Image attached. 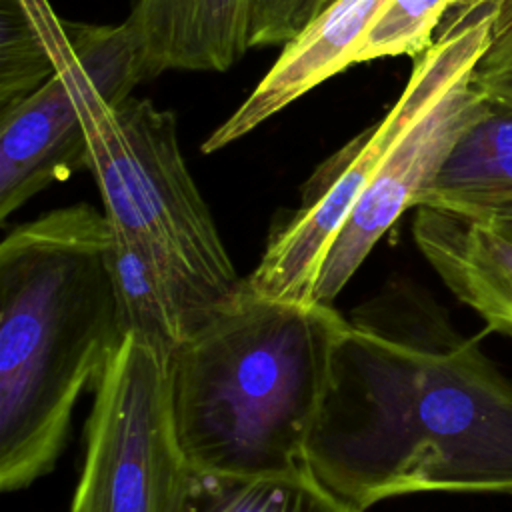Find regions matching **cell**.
<instances>
[{
    "mask_svg": "<svg viewBox=\"0 0 512 512\" xmlns=\"http://www.w3.org/2000/svg\"><path fill=\"white\" fill-rule=\"evenodd\" d=\"M468 218V216H466ZM486 226H490L492 230H496L498 234L506 236L512 240V206H504V208H496L492 212H486L478 218H474Z\"/></svg>",
    "mask_w": 512,
    "mask_h": 512,
    "instance_id": "obj_16",
    "label": "cell"
},
{
    "mask_svg": "<svg viewBox=\"0 0 512 512\" xmlns=\"http://www.w3.org/2000/svg\"><path fill=\"white\" fill-rule=\"evenodd\" d=\"M452 214L478 218L512 206V104L486 96L484 110L462 132L434 180L418 198Z\"/></svg>",
    "mask_w": 512,
    "mask_h": 512,
    "instance_id": "obj_11",
    "label": "cell"
},
{
    "mask_svg": "<svg viewBox=\"0 0 512 512\" xmlns=\"http://www.w3.org/2000/svg\"><path fill=\"white\" fill-rule=\"evenodd\" d=\"M72 50L48 0H0V112L48 82Z\"/></svg>",
    "mask_w": 512,
    "mask_h": 512,
    "instance_id": "obj_13",
    "label": "cell"
},
{
    "mask_svg": "<svg viewBox=\"0 0 512 512\" xmlns=\"http://www.w3.org/2000/svg\"><path fill=\"white\" fill-rule=\"evenodd\" d=\"M176 512H362L326 488L310 468L238 476L188 472Z\"/></svg>",
    "mask_w": 512,
    "mask_h": 512,
    "instance_id": "obj_12",
    "label": "cell"
},
{
    "mask_svg": "<svg viewBox=\"0 0 512 512\" xmlns=\"http://www.w3.org/2000/svg\"><path fill=\"white\" fill-rule=\"evenodd\" d=\"M104 212L72 204L0 244V488L52 472L80 394L124 342Z\"/></svg>",
    "mask_w": 512,
    "mask_h": 512,
    "instance_id": "obj_2",
    "label": "cell"
},
{
    "mask_svg": "<svg viewBox=\"0 0 512 512\" xmlns=\"http://www.w3.org/2000/svg\"><path fill=\"white\" fill-rule=\"evenodd\" d=\"M250 0H136L130 16L144 80L170 70L224 72L248 48Z\"/></svg>",
    "mask_w": 512,
    "mask_h": 512,
    "instance_id": "obj_10",
    "label": "cell"
},
{
    "mask_svg": "<svg viewBox=\"0 0 512 512\" xmlns=\"http://www.w3.org/2000/svg\"><path fill=\"white\" fill-rule=\"evenodd\" d=\"M474 84L494 100L512 104V0H498L488 44L476 64Z\"/></svg>",
    "mask_w": 512,
    "mask_h": 512,
    "instance_id": "obj_15",
    "label": "cell"
},
{
    "mask_svg": "<svg viewBox=\"0 0 512 512\" xmlns=\"http://www.w3.org/2000/svg\"><path fill=\"white\" fill-rule=\"evenodd\" d=\"M388 0H334L296 38L246 100L204 140L216 152L256 130L288 104L356 64L358 50Z\"/></svg>",
    "mask_w": 512,
    "mask_h": 512,
    "instance_id": "obj_8",
    "label": "cell"
},
{
    "mask_svg": "<svg viewBox=\"0 0 512 512\" xmlns=\"http://www.w3.org/2000/svg\"><path fill=\"white\" fill-rule=\"evenodd\" d=\"M72 50L58 72L0 112V216L88 168L86 104L94 90L110 104L144 82L140 48L128 20L116 26L70 24Z\"/></svg>",
    "mask_w": 512,
    "mask_h": 512,
    "instance_id": "obj_6",
    "label": "cell"
},
{
    "mask_svg": "<svg viewBox=\"0 0 512 512\" xmlns=\"http://www.w3.org/2000/svg\"><path fill=\"white\" fill-rule=\"evenodd\" d=\"M344 322L334 304L258 296L242 280L166 360L168 412L186 466L238 476L306 470Z\"/></svg>",
    "mask_w": 512,
    "mask_h": 512,
    "instance_id": "obj_3",
    "label": "cell"
},
{
    "mask_svg": "<svg viewBox=\"0 0 512 512\" xmlns=\"http://www.w3.org/2000/svg\"><path fill=\"white\" fill-rule=\"evenodd\" d=\"M332 2H334V0H328V4H332Z\"/></svg>",
    "mask_w": 512,
    "mask_h": 512,
    "instance_id": "obj_17",
    "label": "cell"
},
{
    "mask_svg": "<svg viewBox=\"0 0 512 512\" xmlns=\"http://www.w3.org/2000/svg\"><path fill=\"white\" fill-rule=\"evenodd\" d=\"M422 94V72L414 64L394 106L362 130L306 180L300 204L274 226L256 268L244 286L266 298L310 302L320 262L348 218L368 178L410 120Z\"/></svg>",
    "mask_w": 512,
    "mask_h": 512,
    "instance_id": "obj_7",
    "label": "cell"
},
{
    "mask_svg": "<svg viewBox=\"0 0 512 512\" xmlns=\"http://www.w3.org/2000/svg\"><path fill=\"white\" fill-rule=\"evenodd\" d=\"M92 392L70 512H176L190 468L170 422L164 358L126 336Z\"/></svg>",
    "mask_w": 512,
    "mask_h": 512,
    "instance_id": "obj_5",
    "label": "cell"
},
{
    "mask_svg": "<svg viewBox=\"0 0 512 512\" xmlns=\"http://www.w3.org/2000/svg\"><path fill=\"white\" fill-rule=\"evenodd\" d=\"M412 236L446 288L490 330L512 336V240L430 206L416 208Z\"/></svg>",
    "mask_w": 512,
    "mask_h": 512,
    "instance_id": "obj_9",
    "label": "cell"
},
{
    "mask_svg": "<svg viewBox=\"0 0 512 512\" xmlns=\"http://www.w3.org/2000/svg\"><path fill=\"white\" fill-rule=\"evenodd\" d=\"M306 460L362 512L420 492L512 494V382L426 292L394 282L344 322Z\"/></svg>",
    "mask_w": 512,
    "mask_h": 512,
    "instance_id": "obj_1",
    "label": "cell"
},
{
    "mask_svg": "<svg viewBox=\"0 0 512 512\" xmlns=\"http://www.w3.org/2000/svg\"><path fill=\"white\" fill-rule=\"evenodd\" d=\"M88 170L114 244L158 276L186 334L242 288L180 150L176 116L150 100L86 104Z\"/></svg>",
    "mask_w": 512,
    "mask_h": 512,
    "instance_id": "obj_4",
    "label": "cell"
},
{
    "mask_svg": "<svg viewBox=\"0 0 512 512\" xmlns=\"http://www.w3.org/2000/svg\"><path fill=\"white\" fill-rule=\"evenodd\" d=\"M326 6L328 0H250L248 48L284 46Z\"/></svg>",
    "mask_w": 512,
    "mask_h": 512,
    "instance_id": "obj_14",
    "label": "cell"
}]
</instances>
